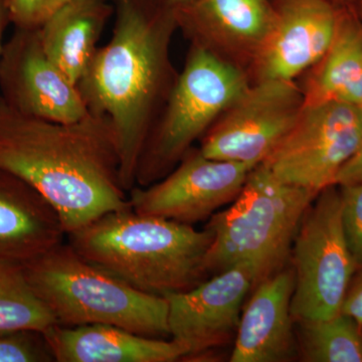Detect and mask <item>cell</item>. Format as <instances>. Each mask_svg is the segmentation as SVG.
I'll use <instances>...</instances> for the list:
<instances>
[{
  "label": "cell",
  "mask_w": 362,
  "mask_h": 362,
  "mask_svg": "<svg viewBox=\"0 0 362 362\" xmlns=\"http://www.w3.org/2000/svg\"><path fill=\"white\" fill-rule=\"evenodd\" d=\"M290 259L295 275L294 320L327 319L341 313L358 268L343 233L337 185L323 189L307 209Z\"/></svg>",
  "instance_id": "cell-7"
},
{
  "label": "cell",
  "mask_w": 362,
  "mask_h": 362,
  "mask_svg": "<svg viewBox=\"0 0 362 362\" xmlns=\"http://www.w3.org/2000/svg\"><path fill=\"white\" fill-rule=\"evenodd\" d=\"M0 168L32 185L58 211L66 235L131 209L115 136L104 117L71 123L20 113L0 96Z\"/></svg>",
  "instance_id": "cell-1"
},
{
  "label": "cell",
  "mask_w": 362,
  "mask_h": 362,
  "mask_svg": "<svg viewBox=\"0 0 362 362\" xmlns=\"http://www.w3.org/2000/svg\"><path fill=\"white\" fill-rule=\"evenodd\" d=\"M44 335L58 362H173L187 356L171 338L143 337L107 324L76 327L56 324Z\"/></svg>",
  "instance_id": "cell-17"
},
{
  "label": "cell",
  "mask_w": 362,
  "mask_h": 362,
  "mask_svg": "<svg viewBox=\"0 0 362 362\" xmlns=\"http://www.w3.org/2000/svg\"><path fill=\"white\" fill-rule=\"evenodd\" d=\"M340 4H354V0H333Z\"/></svg>",
  "instance_id": "cell-30"
},
{
  "label": "cell",
  "mask_w": 362,
  "mask_h": 362,
  "mask_svg": "<svg viewBox=\"0 0 362 362\" xmlns=\"http://www.w3.org/2000/svg\"><path fill=\"white\" fill-rule=\"evenodd\" d=\"M362 139V108L327 102L305 106L264 164L279 180L320 194L337 185Z\"/></svg>",
  "instance_id": "cell-9"
},
{
  "label": "cell",
  "mask_w": 362,
  "mask_h": 362,
  "mask_svg": "<svg viewBox=\"0 0 362 362\" xmlns=\"http://www.w3.org/2000/svg\"><path fill=\"white\" fill-rule=\"evenodd\" d=\"M113 14L109 0H70L39 28L45 54L74 84L96 54Z\"/></svg>",
  "instance_id": "cell-19"
},
{
  "label": "cell",
  "mask_w": 362,
  "mask_h": 362,
  "mask_svg": "<svg viewBox=\"0 0 362 362\" xmlns=\"http://www.w3.org/2000/svg\"><path fill=\"white\" fill-rule=\"evenodd\" d=\"M356 182H362V139L356 154L343 166L337 177V185Z\"/></svg>",
  "instance_id": "cell-26"
},
{
  "label": "cell",
  "mask_w": 362,
  "mask_h": 362,
  "mask_svg": "<svg viewBox=\"0 0 362 362\" xmlns=\"http://www.w3.org/2000/svg\"><path fill=\"white\" fill-rule=\"evenodd\" d=\"M275 18L250 81H296L332 44L342 4L333 0H273Z\"/></svg>",
  "instance_id": "cell-13"
},
{
  "label": "cell",
  "mask_w": 362,
  "mask_h": 362,
  "mask_svg": "<svg viewBox=\"0 0 362 362\" xmlns=\"http://www.w3.org/2000/svg\"><path fill=\"white\" fill-rule=\"evenodd\" d=\"M68 237L81 256L147 294L187 292L209 277L213 233L207 228L197 230L131 207L103 214Z\"/></svg>",
  "instance_id": "cell-3"
},
{
  "label": "cell",
  "mask_w": 362,
  "mask_h": 362,
  "mask_svg": "<svg viewBox=\"0 0 362 362\" xmlns=\"http://www.w3.org/2000/svg\"><path fill=\"white\" fill-rule=\"evenodd\" d=\"M44 333L35 330L0 332V362H52Z\"/></svg>",
  "instance_id": "cell-22"
},
{
  "label": "cell",
  "mask_w": 362,
  "mask_h": 362,
  "mask_svg": "<svg viewBox=\"0 0 362 362\" xmlns=\"http://www.w3.org/2000/svg\"><path fill=\"white\" fill-rule=\"evenodd\" d=\"M175 14L190 45L249 76L273 25L275 6L273 0H194Z\"/></svg>",
  "instance_id": "cell-14"
},
{
  "label": "cell",
  "mask_w": 362,
  "mask_h": 362,
  "mask_svg": "<svg viewBox=\"0 0 362 362\" xmlns=\"http://www.w3.org/2000/svg\"><path fill=\"white\" fill-rule=\"evenodd\" d=\"M318 194L279 180L264 163L252 168L232 206L207 223L213 233L207 274L246 266L254 289L282 271L291 258L302 218Z\"/></svg>",
  "instance_id": "cell-4"
},
{
  "label": "cell",
  "mask_w": 362,
  "mask_h": 362,
  "mask_svg": "<svg viewBox=\"0 0 362 362\" xmlns=\"http://www.w3.org/2000/svg\"><path fill=\"white\" fill-rule=\"evenodd\" d=\"M250 84L245 71L190 45L143 146L135 187H148L170 173Z\"/></svg>",
  "instance_id": "cell-6"
},
{
  "label": "cell",
  "mask_w": 362,
  "mask_h": 362,
  "mask_svg": "<svg viewBox=\"0 0 362 362\" xmlns=\"http://www.w3.org/2000/svg\"><path fill=\"white\" fill-rule=\"evenodd\" d=\"M301 77L305 106L338 102L362 108V21L354 4H342L332 44Z\"/></svg>",
  "instance_id": "cell-18"
},
{
  "label": "cell",
  "mask_w": 362,
  "mask_h": 362,
  "mask_svg": "<svg viewBox=\"0 0 362 362\" xmlns=\"http://www.w3.org/2000/svg\"><path fill=\"white\" fill-rule=\"evenodd\" d=\"M252 168L247 164L209 158L192 147L165 177L148 187H133L129 192L131 206L138 214L192 226L232 204Z\"/></svg>",
  "instance_id": "cell-10"
},
{
  "label": "cell",
  "mask_w": 362,
  "mask_h": 362,
  "mask_svg": "<svg viewBox=\"0 0 362 362\" xmlns=\"http://www.w3.org/2000/svg\"><path fill=\"white\" fill-rule=\"evenodd\" d=\"M56 324L52 312L30 287L23 264L0 259V332L44 333Z\"/></svg>",
  "instance_id": "cell-21"
},
{
  "label": "cell",
  "mask_w": 362,
  "mask_h": 362,
  "mask_svg": "<svg viewBox=\"0 0 362 362\" xmlns=\"http://www.w3.org/2000/svg\"><path fill=\"white\" fill-rule=\"evenodd\" d=\"M58 211L32 185L0 168V259L25 264L63 243Z\"/></svg>",
  "instance_id": "cell-16"
},
{
  "label": "cell",
  "mask_w": 362,
  "mask_h": 362,
  "mask_svg": "<svg viewBox=\"0 0 362 362\" xmlns=\"http://www.w3.org/2000/svg\"><path fill=\"white\" fill-rule=\"evenodd\" d=\"M70 0H6L9 23L18 30H39Z\"/></svg>",
  "instance_id": "cell-24"
},
{
  "label": "cell",
  "mask_w": 362,
  "mask_h": 362,
  "mask_svg": "<svg viewBox=\"0 0 362 362\" xmlns=\"http://www.w3.org/2000/svg\"><path fill=\"white\" fill-rule=\"evenodd\" d=\"M293 268L286 267L252 290L243 308L230 362H289L298 357L291 300Z\"/></svg>",
  "instance_id": "cell-15"
},
{
  "label": "cell",
  "mask_w": 362,
  "mask_h": 362,
  "mask_svg": "<svg viewBox=\"0 0 362 362\" xmlns=\"http://www.w3.org/2000/svg\"><path fill=\"white\" fill-rule=\"evenodd\" d=\"M9 18L7 14L6 0H0V59H1L2 51H4V35L7 25H8Z\"/></svg>",
  "instance_id": "cell-28"
},
{
  "label": "cell",
  "mask_w": 362,
  "mask_h": 362,
  "mask_svg": "<svg viewBox=\"0 0 362 362\" xmlns=\"http://www.w3.org/2000/svg\"><path fill=\"white\" fill-rule=\"evenodd\" d=\"M0 96L14 110L52 122L71 123L89 114L78 86L45 54L39 30H18L0 59Z\"/></svg>",
  "instance_id": "cell-11"
},
{
  "label": "cell",
  "mask_w": 362,
  "mask_h": 362,
  "mask_svg": "<svg viewBox=\"0 0 362 362\" xmlns=\"http://www.w3.org/2000/svg\"><path fill=\"white\" fill-rule=\"evenodd\" d=\"M300 361L362 362L361 327L344 313L327 319L296 321Z\"/></svg>",
  "instance_id": "cell-20"
},
{
  "label": "cell",
  "mask_w": 362,
  "mask_h": 362,
  "mask_svg": "<svg viewBox=\"0 0 362 362\" xmlns=\"http://www.w3.org/2000/svg\"><path fill=\"white\" fill-rule=\"evenodd\" d=\"M113 2L111 39L97 49L77 86L89 113L110 124L129 194L143 146L178 76L171 59L178 28L175 13L150 0Z\"/></svg>",
  "instance_id": "cell-2"
},
{
  "label": "cell",
  "mask_w": 362,
  "mask_h": 362,
  "mask_svg": "<svg viewBox=\"0 0 362 362\" xmlns=\"http://www.w3.org/2000/svg\"><path fill=\"white\" fill-rule=\"evenodd\" d=\"M304 107L297 81L252 82L202 136L199 151L255 168L284 139Z\"/></svg>",
  "instance_id": "cell-8"
},
{
  "label": "cell",
  "mask_w": 362,
  "mask_h": 362,
  "mask_svg": "<svg viewBox=\"0 0 362 362\" xmlns=\"http://www.w3.org/2000/svg\"><path fill=\"white\" fill-rule=\"evenodd\" d=\"M23 266L33 292L59 325L107 324L143 337H170L165 297L136 289L90 263L69 243Z\"/></svg>",
  "instance_id": "cell-5"
},
{
  "label": "cell",
  "mask_w": 362,
  "mask_h": 362,
  "mask_svg": "<svg viewBox=\"0 0 362 362\" xmlns=\"http://www.w3.org/2000/svg\"><path fill=\"white\" fill-rule=\"evenodd\" d=\"M345 240L357 268L362 267V182L337 185Z\"/></svg>",
  "instance_id": "cell-23"
},
{
  "label": "cell",
  "mask_w": 362,
  "mask_h": 362,
  "mask_svg": "<svg viewBox=\"0 0 362 362\" xmlns=\"http://www.w3.org/2000/svg\"><path fill=\"white\" fill-rule=\"evenodd\" d=\"M354 6L357 16H359V18H361L362 21V0H354Z\"/></svg>",
  "instance_id": "cell-29"
},
{
  "label": "cell",
  "mask_w": 362,
  "mask_h": 362,
  "mask_svg": "<svg viewBox=\"0 0 362 362\" xmlns=\"http://www.w3.org/2000/svg\"><path fill=\"white\" fill-rule=\"evenodd\" d=\"M150 1L162 9L177 13L180 9L189 6L194 0H150Z\"/></svg>",
  "instance_id": "cell-27"
},
{
  "label": "cell",
  "mask_w": 362,
  "mask_h": 362,
  "mask_svg": "<svg viewBox=\"0 0 362 362\" xmlns=\"http://www.w3.org/2000/svg\"><path fill=\"white\" fill-rule=\"evenodd\" d=\"M361 340H362V327H361Z\"/></svg>",
  "instance_id": "cell-31"
},
{
  "label": "cell",
  "mask_w": 362,
  "mask_h": 362,
  "mask_svg": "<svg viewBox=\"0 0 362 362\" xmlns=\"http://www.w3.org/2000/svg\"><path fill=\"white\" fill-rule=\"evenodd\" d=\"M359 269L352 279L341 312L352 317L362 327V267Z\"/></svg>",
  "instance_id": "cell-25"
},
{
  "label": "cell",
  "mask_w": 362,
  "mask_h": 362,
  "mask_svg": "<svg viewBox=\"0 0 362 362\" xmlns=\"http://www.w3.org/2000/svg\"><path fill=\"white\" fill-rule=\"evenodd\" d=\"M252 285L251 272L239 265L187 292L165 296L170 338L187 351L182 361L204 356L235 339Z\"/></svg>",
  "instance_id": "cell-12"
}]
</instances>
